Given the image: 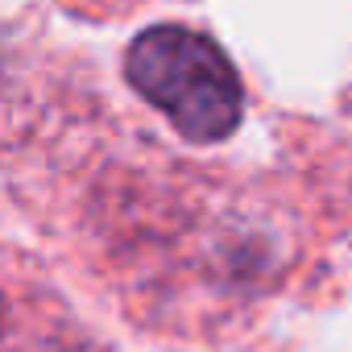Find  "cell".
Segmentation results:
<instances>
[{
	"label": "cell",
	"mask_w": 352,
	"mask_h": 352,
	"mask_svg": "<svg viewBox=\"0 0 352 352\" xmlns=\"http://www.w3.org/2000/svg\"><path fill=\"white\" fill-rule=\"evenodd\" d=\"M124 75L191 141H224L245 108L241 79L224 50L183 25L141 34L124 58Z\"/></svg>",
	"instance_id": "6da1fadb"
}]
</instances>
